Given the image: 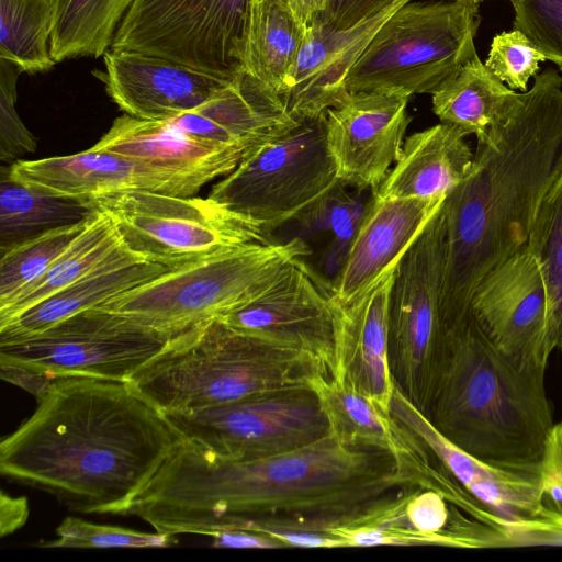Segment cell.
I'll return each mask as SVG.
<instances>
[{"mask_svg": "<svg viewBox=\"0 0 562 562\" xmlns=\"http://www.w3.org/2000/svg\"><path fill=\"white\" fill-rule=\"evenodd\" d=\"M55 540L44 542L45 548H166L177 542L175 535L156 531L98 525L76 517H67L56 530Z\"/></svg>", "mask_w": 562, "mask_h": 562, "instance_id": "36", "label": "cell"}, {"mask_svg": "<svg viewBox=\"0 0 562 562\" xmlns=\"http://www.w3.org/2000/svg\"><path fill=\"white\" fill-rule=\"evenodd\" d=\"M544 371L510 361L470 311L446 330L426 417L439 435L483 463L542 473L554 427Z\"/></svg>", "mask_w": 562, "mask_h": 562, "instance_id": "4", "label": "cell"}, {"mask_svg": "<svg viewBox=\"0 0 562 562\" xmlns=\"http://www.w3.org/2000/svg\"><path fill=\"white\" fill-rule=\"evenodd\" d=\"M10 178L45 192L80 199L149 191L193 196L199 182L111 151L81 153L36 160H16L5 168Z\"/></svg>", "mask_w": 562, "mask_h": 562, "instance_id": "18", "label": "cell"}, {"mask_svg": "<svg viewBox=\"0 0 562 562\" xmlns=\"http://www.w3.org/2000/svg\"><path fill=\"white\" fill-rule=\"evenodd\" d=\"M168 122L193 139L245 155L299 123L279 93L245 69L204 104Z\"/></svg>", "mask_w": 562, "mask_h": 562, "instance_id": "21", "label": "cell"}, {"mask_svg": "<svg viewBox=\"0 0 562 562\" xmlns=\"http://www.w3.org/2000/svg\"><path fill=\"white\" fill-rule=\"evenodd\" d=\"M311 251L300 237L249 244L168 269L98 307L179 335L250 303Z\"/></svg>", "mask_w": 562, "mask_h": 562, "instance_id": "6", "label": "cell"}, {"mask_svg": "<svg viewBox=\"0 0 562 562\" xmlns=\"http://www.w3.org/2000/svg\"><path fill=\"white\" fill-rule=\"evenodd\" d=\"M342 187V184L338 186L333 193L303 221L305 223L315 221L326 225L333 231L334 244L329 259L327 260L330 267L338 265V271L347 257L366 212L356 200L345 193Z\"/></svg>", "mask_w": 562, "mask_h": 562, "instance_id": "40", "label": "cell"}, {"mask_svg": "<svg viewBox=\"0 0 562 562\" xmlns=\"http://www.w3.org/2000/svg\"><path fill=\"white\" fill-rule=\"evenodd\" d=\"M177 335L94 307L25 336L0 339V366L49 380L130 382Z\"/></svg>", "mask_w": 562, "mask_h": 562, "instance_id": "11", "label": "cell"}, {"mask_svg": "<svg viewBox=\"0 0 562 562\" xmlns=\"http://www.w3.org/2000/svg\"><path fill=\"white\" fill-rule=\"evenodd\" d=\"M458 127L439 123L405 138L401 154L374 194L382 198H447L474 168Z\"/></svg>", "mask_w": 562, "mask_h": 562, "instance_id": "25", "label": "cell"}, {"mask_svg": "<svg viewBox=\"0 0 562 562\" xmlns=\"http://www.w3.org/2000/svg\"><path fill=\"white\" fill-rule=\"evenodd\" d=\"M168 269L170 268L142 259L124 246L79 280L1 326L0 339L44 330L66 317L98 307Z\"/></svg>", "mask_w": 562, "mask_h": 562, "instance_id": "26", "label": "cell"}, {"mask_svg": "<svg viewBox=\"0 0 562 562\" xmlns=\"http://www.w3.org/2000/svg\"><path fill=\"white\" fill-rule=\"evenodd\" d=\"M135 0H50V55L55 63L77 56L100 57Z\"/></svg>", "mask_w": 562, "mask_h": 562, "instance_id": "32", "label": "cell"}, {"mask_svg": "<svg viewBox=\"0 0 562 562\" xmlns=\"http://www.w3.org/2000/svg\"><path fill=\"white\" fill-rule=\"evenodd\" d=\"M0 443V472L70 510L125 515L183 439L127 381L55 380Z\"/></svg>", "mask_w": 562, "mask_h": 562, "instance_id": "2", "label": "cell"}, {"mask_svg": "<svg viewBox=\"0 0 562 562\" xmlns=\"http://www.w3.org/2000/svg\"><path fill=\"white\" fill-rule=\"evenodd\" d=\"M526 247L538 261L547 286V341L552 351L562 345V170L538 206Z\"/></svg>", "mask_w": 562, "mask_h": 562, "instance_id": "33", "label": "cell"}, {"mask_svg": "<svg viewBox=\"0 0 562 562\" xmlns=\"http://www.w3.org/2000/svg\"><path fill=\"white\" fill-rule=\"evenodd\" d=\"M562 170V77L535 76L498 136L477 145L472 172L443 202L445 328L470 312L472 293L495 266L526 246L538 206Z\"/></svg>", "mask_w": 562, "mask_h": 562, "instance_id": "3", "label": "cell"}, {"mask_svg": "<svg viewBox=\"0 0 562 562\" xmlns=\"http://www.w3.org/2000/svg\"><path fill=\"white\" fill-rule=\"evenodd\" d=\"M432 111L441 123L474 134L477 145L496 146L515 113L520 93L502 82L477 54L432 94Z\"/></svg>", "mask_w": 562, "mask_h": 562, "instance_id": "27", "label": "cell"}, {"mask_svg": "<svg viewBox=\"0 0 562 562\" xmlns=\"http://www.w3.org/2000/svg\"><path fill=\"white\" fill-rule=\"evenodd\" d=\"M182 439L218 456H278L330 435L315 386L288 387L204 408L164 412Z\"/></svg>", "mask_w": 562, "mask_h": 562, "instance_id": "13", "label": "cell"}, {"mask_svg": "<svg viewBox=\"0 0 562 562\" xmlns=\"http://www.w3.org/2000/svg\"><path fill=\"white\" fill-rule=\"evenodd\" d=\"M422 486L394 453L328 435L278 456L239 460L183 440L126 515L158 532L333 533L376 520Z\"/></svg>", "mask_w": 562, "mask_h": 562, "instance_id": "1", "label": "cell"}, {"mask_svg": "<svg viewBox=\"0 0 562 562\" xmlns=\"http://www.w3.org/2000/svg\"><path fill=\"white\" fill-rule=\"evenodd\" d=\"M396 0L353 26L335 29L314 19L278 93L290 114L301 121L317 117L349 92L346 79L375 33L403 4Z\"/></svg>", "mask_w": 562, "mask_h": 562, "instance_id": "19", "label": "cell"}, {"mask_svg": "<svg viewBox=\"0 0 562 562\" xmlns=\"http://www.w3.org/2000/svg\"><path fill=\"white\" fill-rule=\"evenodd\" d=\"M248 11L249 0H135L111 49L233 80L244 70Z\"/></svg>", "mask_w": 562, "mask_h": 562, "instance_id": "12", "label": "cell"}, {"mask_svg": "<svg viewBox=\"0 0 562 562\" xmlns=\"http://www.w3.org/2000/svg\"><path fill=\"white\" fill-rule=\"evenodd\" d=\"M470 311L488 340L524 369L546 370L548 293L538 261L521 249L490 270L477 283Z\"/></svg>", "mask_w": 562, "mask_h": 562, "instance_id": "16", "label": "cell"}, {"mask_svg": "<svg viewBox=\"0 0 562 562\" xmlns=\"http://www.w3.org/2000/svg\"><path fill=\"white\" fill-rule=\"evenodd\" d=\"M514 29L527 35L562 71V0H509Z\"/></svg>", "mask_w": 562, "mask_h": 562, "instance_id": "38", "label": "cell"}, {"mask_svg": "<svg viewBox=\"0 0 562 562\" xmlns=\"http://www.w3.org/2000/svg\"><path fill=\"white\" fill-rule=\"evenodd\" d=\"M459 1H464V2H470V3H474V4H480L481 2H483L485 0H459Z\"/></svg>", "mask_w": 562, "mask_h": 562, "instance_id": "45", "label": "cell"}, {"mask_svg": "<svg viewBox=\"0 0 562 562\" xmlns=\"http://www.w3.org/2000/svg\"><path fill=\"white\" fill-rule=\"evenodd\" d=\"M396 265L350 304L336 303V367L331 378L387 412L394 391L389 368V301Z\"/></svg>", "mask_w": 562, "mask_h": 562, "instance_id": "23", "label": "cell"}, {"mask_svg": "<svg viewBox=\"0 0 562 562\" xmlns=\"http://www.w3.org/2000/svg\"><path fill=\"white\" fill-rule=\"evenodd\" d=\"M94 201L111 216L128 250L170 269L249 244L271 241L260 223L210 196L130 191Z\"/></svg>", "mask_w": 562, "mask_h": 562, "instance_id": "10", "label": "cell"}, {"mask_svg": "<svg viewBox=\"0 0 562 562\" xmlns=\"http://www.w3.org/2000/svg\"><path fill=\"white\" fill-rule=\"evenodd\" d=\"M409 98L396 90L349 92L325 112L327 147L342 186L378 190L400 157Z\"/></svg>", "mask_w": 562, "mask_h": 562, "instance_id": "17", "label": "cell"}, {"mask_svg": "<svg viewBox=\"0 0 562 562\" xmlns=\"http://www.w3.org/2000/svg\"><path fill=\"white\" fill-rule=\"evenodd\" d=\"M285 266L272 285L222 317L227 325L297 350L328 371L336 367V302L303 260Z\"/></svg>", "mask_w": 562, "mask_h": 562, "instance_id": "15", "label": "cell"}, {"mask_svg": "<svg viewBox=\"0 0 562 562\" xmlns=\"http://www.w3.org/2000/svg\"><path fill=\"white\" fill-rule=\"evenodd\" d=\"M142 160L205 186L232 172L244 151L193 139L168 121H148L124 114L91 147Z\"/></svg>", "mask_w": 562, "mask_h": 562, "instance_id": "24", "label": "cell"}, {"mask_svg": "<svg viewBox=\"0 0 562 562\" xmlns=\"http://www.w3.org/2000/svg\"><path fill=\"white\" fill-rule=\"evenodd\" d=\"M479 4L408 1L370 41L346 79L348 92L432 94L476 55Z\"/></svg>", "mask_w": 562, "mask_h": 562, "instance_id": "7", "label": "cell"}, {"mask_svg": "<svg viewBox=\"0 0 562 562\" xmlns=\"http://www.w3.org/2000/svg\"><path fill=\"white\" fill-rule=\"evenodd\" d=\"M213 547L217 548H251V549H281L286 548L281 541L249 530H224L211 536Z\"/></svg>", "mask_w": 562, "mask_h": 562, "instance_id": "43", "label": "cell"}, {"mask_svg": "<svg viewBox=\"0 0 562 562\" xmlns=\"http://www.w3.org/2000/svg\"><path fill=\"white\" fill-rule=\"evenodd\" d=\"M0 58L22 71L42 72L56 63L50 55V0H0Z\"/></svg>", "mask_w": 562, "mask_h": 562, "instance_id": "34", "label": "cell"}, {"mask_svg": "<svg viewBox=\"0 0 562 562\" xmlns=\"http://www.w3.org/2000/svg\"><path fill=\"white\" fill-rule=\"evenodd\" d=\"M21 72L18 66L0 58V160L8 166L19 160V156L36 149L35 137L15 109Z\"/></svg>", "mask_w": 562, "mask_h": 562, "instance_id": "39", "label": "cell"}, {"mask_svg": "<svg viewBox=\"0 0 562 562\" xmlns=\"http://www.w3.org/2000/svg\"><path fill=\"white\" fill-rule=\"evenodd\" d=\"M306 31L290 0H249L244 69L278 92Z\"/></svg>", "mask_w": 562, "mask_h": 562, "instance_id": "30", "label": "cell"}, {"mask_svg": "<svg viewBox=\"0 0 562 562\" xmlns=\"http://www.w3.org/2000/svg\"><path fill=\"white\" fill-rule=\"evenodd\" d=\"M0 252L60 227L93 217L100 207L91 199L56 195L23 184L1 168Z\"/></svg>", "mask_w": 562, "mask_h": 562, "instance_id": "29", "label": "cell"}, {"mask_svg": "<svg viewBox=\"0 0 562 562\" xmlns=\"http://www.w3.org/2000/svg\"><path fill=\"white\" fill-rule=\"evenodd\" d=\"M330 432L340 442L359 448L386 450L414 463L426 452L425 445L391 414L363 394L333 378L316 384Z\"/></svg>", "mask_w": 562, "mask_h": 562, "instance_id": "28", "label": "cell"}, {"mask_svg": "<svg viewBox=\"0 0 562 562\" xmlns=\"http://www.w3.org/2000/svg\"><path fill=\"white\" fill-rule=\"evenodd\" d=\"M98 74L108 94L131 116L168 121L209 101L228 81L179 63L135 52L110 49Z\"/></svg>", "mask_w": 562, "mask_h": 562, "instance_id": "20", "label": "cell"}, {"mask_svg": "<svg viewBox=\"0 0 562 562\" xmlns=\"http://www.w3.org/2000/svg\"><path fill=\"white\" fill-rule=\"evenodd\" d=\"M443 203L396 265L389 301V368L394 386L425 416L445 348Z\"/></svg>", "mask_w": 562, "mask_h": 562, "instance_id": "9", "label": "cell"}, {"mask_svg": "<svg viewBox=\"0 0 562 562\" xmlns=\"http://www.w3.org/2000/svg\"><path fill=\"white\" fill-rule=\"evenodd\" d=\"M29 506L24 496L12 497L3 491L0 497V533L2 537L21 528L27 520Z\"/></svg>", "mask_w": 562, "mask_h": 562, "instance_id": "44", "label": "cell"}, {"mask_svg": "<svg viewBox=\"0 0 562 562\" xmlns=\"http://www.w3.org/2000/svg\"><path fill=\"white\" fill-rule=\"evenodd\" d=\"M547 60L536 44L519 30L502 32L492 40L486 67L512 90L527 91L539 64Z\"/></svg>", "mask_w": 562, "mask_h": 562, "instance_id": "37", "label": "cell"}, {"mask_svg": "<svg viewBox=\"0 0 562 562\" xmlns=\"http://www.w3.org/2000/svg\"><path fill=\"white\" fill-rule=\"evenodd\" d=\"M340 184L324 113L248 151L209 196L270 233L286 222H303Z\"/></svg>", "mask_w": 562, "mask_h": 562, "instance_id": "8", "label": "cell"}, {"mask_svg": "<svg viewBox=\"0 0 562 562\" xmlns=\"http://www.w3.org/2000/svg\"><path fill=\"white\" fill-rule=\"evenodd\" d=\"M124 246L113 220L100 210L44 276L0 308V327L79 280Z\"/></svg>", "mask_w": 562, "mask_h": 562, "instance_id": "31", "label": "cell"}, {"mask_svg": "<svg viewBox=\"0 0 562 562\" xmlns=\"http://www.w3.org/2000/svg\"><path fill=\"white\" fill-rule=\"evenodd\" d=\"M396 0H329L326 9L315 19L335 27L346 29L368 20Z\"/></svg>", "mask_w": 562, "mask_h": 562, "instance_id": "42", "label": "cell"}, {"mask_svg": "<svg viewBox=\"0 0 562 562\" xmlns=\"http://www.w3.org/2000/svg\"><path fill=\"white\" fill-rule=\"evenodd\" d=\"M561 471H562V458H561Z\"/></svg>", "mask_w": 562, "mask_h": 562, "instance_id": "46", "label": "cell"}, {"mask_svg": "<svg viewBox=\"0 0 562 562\" xmlns=\"http://www.w3.org/2000/svg\"><path fill=\"white\" fill-rule=\"evenodd\" d=\"M326 378L306 355L214 318L175 336L130 382L162 412H183Z\"/></svg>", "mask_w": 562, "mask_h": 562, "instance_id": "5", "label": "cell"}, {"mask_svg": "<svg viewBox=\"0 0 562 562\" xmlns=\"http://www.w3.org/2000/svg\"><path fill=\"white\" fill-rule=\"evenodd\" d=\"M445 495L420 487L409 493L401 503L395 517L398 528L424 536L429 544H452L443 528L449 520Z\"/></svg>", "mask_w": 562, "mask_h": 562, "instance_id": "41", "label": "cell"}, {"mask_svg": "<svg viewBox=\"0 0 562 562\" xmlns=\"http://www.w3.org/2000/svg\"><path fill=\"white\" fill-rule=\"evenodd\" d=\"M445 200L374 194L331 283L335 302L350 304L398 262Z\"/></svg>", "mask_w": 562, "mask_h": 562, "instance_id": "22", "label": "cell"}, {"mask_svg": "<svg viewBox=\"0 0 562 562\" xmlns=\"http://www.w3.org/2000/svg\"><path fill=\"white\" fill-rule=\"evenodd\" d=\"M559 349H560V350H562V345L560 346V348H559Z\"/></svg>", "mask_w": 562, "mask_h": 562, "instance_id": "47", "label": "cell"}, {"mask_svg": "<svg viewBox=\"0 0 562 562\" xmlns=\"http://www.w3.org/2000/svg\"><path fill=\"white\" fill-rule=\"evenodd\" d=\"M92 218L46 232L0 252V308L44 276Z\"/></svg>", "mask_w": 562, "mask_h": 562, "instance_id": "35", "label": "cell"}, {"mask_svg": "<svg viewBox=\"0 0 562 562\" xmlns=\"http://www.w3.org/2000/svg\"><path fill=\"white\" fill-rule=\"evenodd\" d=\"M394 390L392 416L426 446L463 492L474 516L501 530L518 532L555 522L544 506L542 473L498 469L476 460L439 435L427 417Z\"/></svg>", "mask_w": 562, "mask_h": 562, "instance_id": "14", "label": "cell"}]
</instances>
